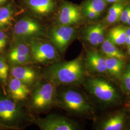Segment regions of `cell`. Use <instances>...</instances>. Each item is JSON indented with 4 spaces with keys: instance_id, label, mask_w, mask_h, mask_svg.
Segmentation results:
<instances>
[{
    "instance_id": "f1b7e54d",
    "label": "cell",
    "mask_w": 130,
    "mask_h": 130,
    "mask_svg": "<svg viewBox=\"0 0 130 130\" xmlns=\"http://www.w3.org/2000/svg\"><path fill=\"white\" fill-rule=\"evenodd\" d=\"M126 45H127L128 46H130V37H126V38L125 41V43Z\"/></svg>"
},
{
    "instance_id": "30bf717a",
    "label": "cell",
    "mask_w": 130,
    "mask_h": 130,
    "mask_svg": "<svg viewBox=\"0 0 130 130\" xmlns=\"http://www.w3.org/2000/svg\"><path fill=\"white\" fill-rule=\"evenodd\" d=\"M23 112L13 101L0 99V120L8 123H18L23 118Z\"/></svg>"
},
{
    "instance_id": "4fadbf2b",
    "label": "cell",
    "mask_w": 130,
    "mask_h": 130,
    "mask_svg": "<svg viewBox=\"0 0 130 130\" xmlns=\"http://www.w3.org/2000/svg\"><path fill=\"white\" fill-rule=\"evenodd\" d=\"M85 63L89 70L93 73L103 74L107 72L105 57L95 50H87Z\"/></svg>"
},
{
    "instance_id": "44dd1931",
    "label": "cell",
    "mask_w": 130,
    "mask_h": 130,
    "mask_svg": "<svg viewBox=\"0 0 130 130\" xmlns=\"http://www.w3.org/2000/svg\"><path fill=\"white\" fill-rule=\"evenodd\" d=\"M125 116L123 113H118L105 121L101 128L104 130H121L124 125Z\"/></svg>"
},
{
    "instance_id": "d6986e66",
    "label": "cell",
    "mask_w": 130,
    "mask_h": 130,
    "mask_svg": "<svg viewBox=\"0 0 130 130\" xmlns=\"http://www.w3.org/2000/svg\"><path fill=\"white\" fill-rule=\"evenodd\" d=\"M124 3H117L111 5L104 19L106 23L111 25L120 21L121 14L125 6Z\"/></svg>"
},
{
    "instance_id": "ffe728a7",
    "label": "cell",
    "mask_w": 130,
    "mask_h": 130,
    "mask_svg": "<svg viewBox=\"0 0 130 130\" xmlns=\"http://www.w3.org/2000/svg\"><path fill=\"white\" fill-rule=\"evenodd\" d=\"M101 50L106 56L115 57L122 60L126 58L125 55L108 38L105 39L102 43Z\"/></svg>"
},
{
    "instance_id": "83f0119b",
    "label": "cell",
    "mask_w": 130,
    "mask_h": 130,
    "mask_svg": "<svg viewBox=\"0 0 130 130\" xmlns=\"http://www.w3.org/2000/svg\"><path fill=\"white\" fill-rule=\"evenodd\" d=\"M107 4H114L117 3H125L127 0H103Z\"/></svg>"
},
{
    "instance_id": "2e32d148",
    "label": "cell",
    "mask_w": 130,
    "mask_h": 130,
    "mask_svg": "<svg viewBox=\"0 0 130 130\" xmlns=\"http://www.w3.org/2000/svg\"><path fill=\"white\" fill-rule=\"evenodd\" d=\"M8 90L11 97L17 101L26 99L30 93V90L27 84L12 76L9 82Z\"/></svg>"
},
{
    "instance_id": "8992f818",
    "label": "cell",
    "mask_w": 130,
    "mask_h": 130,
    "mask_svg": "<svg viewBox=\"0 0 130 130\" xmlns=\"http://www.w3.org/2000/svg\"><path fill=\"white\" fill-rule=\"evenodd\" d=\"M14 36L16 41L41 38L44 34L43 26L36 20L29 17L20 19L14 26Z\"/></svg>"
},
{
    "instance_id": "52a82bcc",
    "label": "cell",
    "mask_w": 130,
    "mask_h": 130,
    "mask_svg": "<svg viewBox=\"0 0 130 130\" xmlns=\"http://www.w3.org/2000/svg\"><path fill=\"white\" fill-rule=\"evenodd\" d=\"M77 30L72 26L58 25L52 27L48 37L56 50L63 54L74 39Z\"/></svg>"
},
{
    "instance_id": "5bb4252c",
    "label": "cell",
    "mask_w": 130,
    "mask_h": 130,
    "mask_svg": "<svg viewBox=\"0 0 130 130\" xmlns=\"http://www.w3.org/2000/svg\"><path fill=\"white\" fill-rule=\"evenodd\" d=\"M84 39L92 45H101L105 39V27L102 24H97L89 26L83 32Z\"/></svg>"
},
{
    "instance_id": "7c38bea8",
    "label": "cell",
    "mask_w": 130,
    "mask_h": 130,
    "mask_svg": "<svg viewBox=\"0 0 130 130\" xmlns=\"http://www.w3.org/2000/svg\"><path fill=\"white\" fill-rule=\"evenodd\" d=\"M107 5L103 0H86L80 7L83 15L91 20L96 19L106 10Z\"/></svg>"
},
{
    "instance_id": "e0dca14e",
    "label": "cell",
    "mask_w": 130,
    "mask_h": 130,
    "mask_svg": "<svg viewBox=\"0 0 130 130\" xmlns=\"http://www.w3.org/2000/svg\"><path fill=\"white\" fill-rule=\"evenodd\" d=\"M13 77L19 79L26 84H32L36 78V73L34 70L28 67L15 66L11 70Z\"/></svg>"
},
{
    "instance_id": "4316f807",
    "label": "cell",
    "mask_w": 130,
    "mask_h": 130,
    "mask_svg": "<svg viewBox=\"0 0 130 130\" xmlns=\"http://www.w3.org/2000/svg\"><path fill=\"white\" fill-rule=\"evenodd\" d=\"M7 36L4 32L0 31V52H2L5 48L7 42Z\"/></svg>"
},
{
    "instance_id": "3957f363",
    "label": "cell",
    "mask_w": 130,
    "mask_h": 130,
    "mask_svg": "<svg viewBox=\"0 0 130 130\" xmlns=\"http://www.w3.org/2000/svg\"><path fill=\"white\" fill-rule=\"evenodd\" d=\"M85 86L90 93L103 102L111 104L120 98L115 88L102 78L91 77L85 82Z\"/></svg>"
},
{
    "instance_id": "4dcf8cb0",
    "label": "cell",
    "mask_w": 130,
    "mask_h": 130,
    "mask_svg": "<svg viewBox=\"0 0 130 130\" xmlns=\"http://www.w3.org/2000/svg\"><path fill=\"white\" fill-rule=\"evenodd\" d=\"M8 0H0V5H3L7 2Z\"/></svg>"
},
{
    "instance_id": "5b68a950",
    "label": "cell",
    "mask_w": 130,
    "mask_h": 130,
    "mask_svg": "<svg viewBox=\"0 0 130 130\" xmlns=\"http://www.w3.org/2000/svg\"><path fill=\"white\" fill-rule=\"evenodd\" d=\"M29 46L32 58L36 62L45 64L58 59V54L55 46L40 38L30 39Z\"/></svg>"
},
{
    "instance_id": "f546056e",
    "label": "cell",
    "mask_w": 130,
    "mask_h": 130,
    "mask_svg": "<svg viewBox=\"0 0 130 130\" xmlns=\"http://www.w3.org/2000/svg\"><path fill=\"white\" fill-rule=\"evenodd\" d=\"M126 34L127 37H130V28H126Z\"/></svg>"
},
{
    "instance_id": "1f68e13d",
    "label": "cell",
    "mask_w": 130,
    "mask_h": 130,
    "mask_svg": "<svg viewBox=\"0 0 130 130\" xmlns=\"http://www.w3.org/2000/svg\"><path fill=\"white\" fill-rule=\"evenodd\" d=\"M125 25L127 26H130V18L127 20V22H126V23Z\"/></svg>"
},
{
    "instance_id": "277c9868",
    "label": "cell",
    "mask_w": 130,
    "mask_h": 130,
    "mask_svg": "<svg viewBox=\"0 0 130 130\" xmlns=\"http://www.w3.org/2000/svg\"><path fill=\"white\" fill-rule=\"evenodd\" d=\"M55 86L47 80L35 88L30 100V106L34 110L43 111L51 107L56 100Z\"/></svg>"
},
{
    "instance_id": "603a6c76",
    "label": "cell",
    "mask_w": 130,
    "mask_h": 130,
    "mask_svg": "<svg viewBox=\"0 0 130 130\" xmlns=\"http://www.w3.org/2000/svg\"><path fill=\"white\" fill-rule=\"evenodd\" d=\"M14 9L11 4L0 8V29L11 25L14 18Z\"/></svg>"
},
{
    "instance_id": "9a60e30c",
    "label": "cell",
    "mask_w": 130,
    "mask_h": 130,
    "mask_svg": "<svg viewBox=\"0 0 130 130\" xmlns=\"http://www.w3.org/2000/svg\"><path fill=\"white\" fill-rule=\"evenodd\" d=\"M24 2L34 13L42 16L53 12L56 7L54 0H24Z\"/></svg>"
},
{
    "instance_id": "6da1fadb",
    "label": "cell",
    "mask_w": 130,
    "mask_h": 130,
    "mask_svg": "<svg viewBox=\"0 0 130 130\" xmlns=\"http://www.w3.org/2000/svg\"><path fill=\"white\" fill-rule=\"evenodd\" d=\"M85 75V64L82 56L70 61L54 63L43 73L47 80L55 85L80 84L83 82Z\"/></svg>"
},
{
    "instance_id": "d6a6232c",
    "label": "cell",
    "mask_w": 130,
    "mask_h": 130,
    "mask_svg": "<svg viewBox=\"0 0 130 130\" xmlns=\"http://www.w3.org/2000/svg\"><path fill=\"white\" fill-rule=\"evenodd\" d=\"M128 54L130 55V46H128Z\"/></svg>"
},
{
    "instance_id": "7a4b0ae2",
    "label": "cell",
    "mask_w": 130,
    "mask_h": 130,
    "mask_svg": "<svg viewBox=\"0 0 130 130\" xmlns=\"http://www.w3.org/2000/svg\"><path fill=\"white\" fill-rule=\"evenodd\" d=\"M58 101L60 106L75 114L91 113L93 107L84 95L73 90H67L60 93Z\"/></svg>"
},
{
    "instance_id": "ac0fdd59",
    "label": "cell",
    "mask_w": 130,
    "mask_h": 130,
    "mask_svg": "<svg viewBox=\"0 0 130 130\" xmlns=\"http://www.w3.org/2000/svg\"><path fill=\"white\" fill-rule=\"evenodd\" d=\"M107 72L113 77L119 78L121 76L124 66V61L119 58L105 56Z\"/></svg>"
},
{
    "instance_id": "ba28073f",
    "label": "cell",
    "mask_w": 130,
    "mask_h": 130,
    "mask_svg": "<svg viewBox=\"0 0 130 130\" xmlns=\"http://www.w3.org/2000/svg\"><path fill=\"white\" fill-rule=\"evenodd\" d=\"M83 18L80 7L73 4L66 2L61 6L57 19V25L72 26L79 23Z\"/></svg>"
},
{
    "instance_id": "8fae6325",
    "label": "cell",
    "mask_w": 130,
    "mask_h": 130,
    "mask_svg": "<svg viewBox=\"0 0 130 130\" xmlns=\"http://www.w3.org/2000/svg\"><path fill=\"white\" fill-rule=\"evenodd\" d=\"M31 58L29 46L27 43L20 41L13 47L9 54L10 61L15 65H23L29 63Z\"/></svg>"
},
{
    "instance_id": "7402d4cb",
    "label": "cell",
    "mask_w": 130,
    "mask_h": 130,
    "mask_svg": "<svg viewBox=\"0 0 130 130\" xmlns=\"http://www.w3.org/2000/svg\"><path fill=\"white\" fill-rule=\"evenodd\" d=\"M126 28L118 26L111 28L108 33V39L116 45H121L125 43Z\"/></svg>"
},
{
    "instance_id": "9c48e42d",
    "label": "cell",
    "mask_w": 130,
    "mask_h": 130,
    "mask_svg": "<svg viewBox=\"0 0 130 130\" xmlns=\"http://www.w3.org/2000/svg\"><path fill=\"white\" fill-rule=\"evenodd\" d=\"M36 124L43 130H74L76 125L64 117L51 115L45 118L36 120Z\"/></svg>"
},
{
    "instance_id": "cb8c5ba5",
    "label": "cell",
    "mask_w": 130,
    "mask_h": 130,
    "mask_svg": "<svg viewBox=\"0 0 130 130\" xmlns=\"http://www.w3.org/2000/svg\"><path fill=\"white\" fill-rule=\"evenodd\" d=\"M121 84L124 90L130 93V65H128L121 76Z\"/></svg>"
},
{
    "instance_id": "484cf974",
    "label": "cell",
    "mask_w": 130,
    "mask_h": 130,
    "mask_svg": "<svg viewBox=\"0 0 130 130\" xmlns=\"http://www.w3.org/2000/svg\"><path fill=\"white\" fill-rule=\"evenodd\" d=\"M130 18V5H126L123 10L120 21L121 23L125 25L127 20Z\"/></svg>"
},
{
    "instance_id": "d4e9b609",
    "label": "cell",
    "mask_w": 130,
    "mask_h": 130,
    "mask_svg": "<svg viewBox=\"0 0 130 130\" xmlns=\"http://www.w3.org/2000/svg\"><path fill=\"white\" fill-rule=\"evenodd\" d=\"M9 67L4 58H0V80L5 81L8 77Z\"/></svg>"
}]
</instances>
